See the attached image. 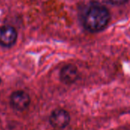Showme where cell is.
<instances>
[{"mask_svg":"<svg viewBox=\"0 0 130 130\" xmlns=\"http://www.w3.org/2000/svg\"><path fill=\"white\" fill-rule=\"evenodd\" d=\"M18 33L16 29L10 25L0 27V46L3 47H11L17 41Z\"/></svg>","mask_w":130,"mask_h":130,"instance_id":"obj_2","label":"cell"},{"mask_svg":"<svg viewBox=\"0 0 130 130\" xmlns=\"http://www.w3.org/2000/svg\"><path fill=\"white\" fill-rule=\"evenodd\" d=\"M10 103L14 110L22 111L29 106L30 103V98L25 91H16L11 94L10 97Z\"/></svg>","mask_w":130,"mask_h":130,"instance_id":"obj_4","label":"cell"},{"mask_svg":"<svg viewBox=\"0 0 130 130\" xmlns=\"http://www.w3.org/2000/svg\"><path fill=\"white\" fill-rule=\"evenodd\" d=\"M112 4L116 5H121L125 3H126L129 0H109Z\"/></svg>","mask_w":130,"mask_h":130,"instance_id":"obj_6","label":"cell"},{"mask_svg":"<svg viewBox=\"0 0 130 130\" xmlns=\"http://www.w3.org/2000/svg\"><path fill=\"white\" fill-rule=\"evenodd\" d=\"M1 82H2V79H1V78H0V85H1Z\"/></svg>","mask_w":130,"mask_h":130,"instance_id":"obj_7","label":"cell"},{"mask_svg":"<svg viewBox=\"0 0 130 130\" xmlns=\"http://www.w3.org/2000/svg\"><path fill=\"white\" fill-rule=\"evenodd\" d=\"M70 122V116L67 111L62 109H56L50 117L51 126L56 129H64Z\"/></svg>","mask_w":130,"mask_h":130,"instance_id":"obj_3","label":"cell"},{"mask_svg":"<svg viewBox=\"0 0 130 130\" xmlns=\"http://www.w3.org/2000/svg\"><path fill=\"white\" fill-rule=\"evenodd\" d=\"M110 14L108 9L101 5H93L86 11L83 24L86 30L92 33L103 30L108 24Z\"/></svg>","mask_w":130,"mask_h":130,"instance_id":"obj_1","label":"cell"},{"mask_svg":"<svg viewBox=\"0 0 130 130\" xmlns=\"http://www.w3.org/2000/svg\"><path fill=\"white\" fill-rule=\"evenodd\" d=\"M60 80L66 85L73 84L79 76L78 69L75 66L69 64L65 66L60 71Z\"/></svg>","mask_w":130,"mask_h":130,"instance_id":"obj_5","label":"cell"}]
</instances>
